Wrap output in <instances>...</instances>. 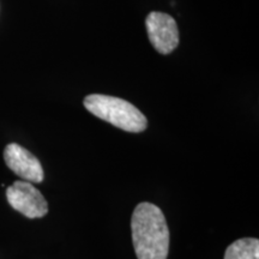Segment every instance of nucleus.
<instances>
[{
    "label": "nucleus",
    "mask_w": 259,
    "mask_h": 259,
    "mask_svg": "<svg viewBox=\"0 0 259 259\" xmlns=\"http://www.w3.org/2000/svg\"><path fill=\"white\" fill-rule=\"evenodd\" d=\"M131 231L138 259H167L169 229L157 205L149 202L139 203L132 213Z\"/></svg>",
    "instance_id": "f257e3e1"
},
{
    "label": "nucleus",
    "mask_w": 259,
    "mask_h": 259,
    "mask_svg": "<svg viewBox=\"0 0 259 259\" xmlns=\"http://www.w3.org/2000/svg\"><path fill=\"white\" fill-rule=\"evenodd\" d=\"M84 107L93 115L124 131L138 134L148 126L143 113L132 103L119 97L92 94L84 99Z\"/></svg>",
    "instance_id": "f03ea898"
},
{
    "label": "nucleus",
    "mask_w": 259,
    "mask_h": 259,
    "mask_svg": "<svg viewBox=\"0 0 259 259\" xmlns=\"http://www.w3.org/2000/svg\"><path fill=\"white\" fill-rule=\"evenodd\" d=\"M10 205L28 219H40L47 215L48 204L36 187L28 181H15L6 189Z\"/></svg>",
    "instance_id": "7ed1b4c3"
},
{
    "label": "nucleus",
    "mask_w": 259,
    "mask_h": 259,
    "mask_svg": "<svg viewBox=\"0 0 259 259\" xmlns=\"http://www.w3.org/2000/svg\"><path fill=\"white\" fill-rule=\"evenodd\" d=\"M145 25L149 40L158 53L169 54L178 47L179 30L171 16L154 11L148 15Z\"/></svg>",
    "instance_id": "20e7f679"
},
{
    "label": "nucleus",
    "mask_w": 259,
    "mask_h": 259,
    "mask_svg": "<svg viewBox=\"0 0 259 259\" xmlns=\"http://www.w3.org/2000/svg\"><path fill=\"white\" fill-rule=\"evenodd\" d=\"M4 160L10 169L28 183H42L45 179L41 162L30 151L19 144L11 143L5 148Z\"/></svg>",
    "instance_id": "39448f33"
},
{
    "label": "nucleus",
    "mask_w": 259,
    "mask_h": 259,
    "mask_svg": "<svg viewBox=\"0 0 259 259\" xmlns=\"http://www.w3.org/2000/svg\"><path fill=\"white\" fill-rule=\"evenodd\" d=\"M225 259H259V241L254 238L235 240L226 250Z\"/></svg>",
    "instance_id": "423d86ee"
}]
</instances>
